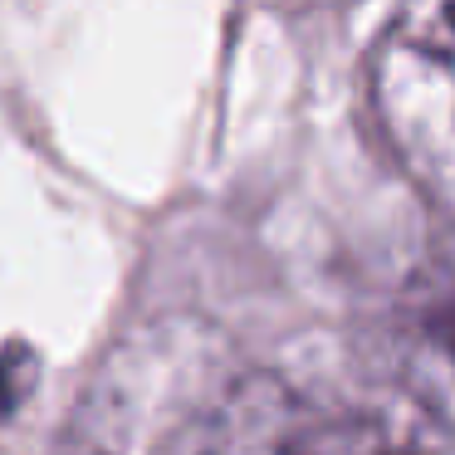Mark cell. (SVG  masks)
Returning <instances> with one entry per match:
<instances>
[{"label": "cell", "instance_id": "cell-3", "mask_svg": "<svg viewBox=\"0 0 455 455\" xmlns=\"http://www.w3.org/2000/svg\"><path fill=\"white\" fill-rule=\"evenodd\" d=\"M402 347L416 402L435 416L455 411V259H435L402 299Z\"/></svg>", "mask_w": 455, "mask_h": 455}, {"label": "cell", "instance_id": "cell-2", "mask_svg": "<svg viewBox=\"0 0 455 455\" xmlns=\"http://www.w3.org/2000/svg\"><path fill=\"white\" fill-rule=\"evenodd\" d=\"M372 99L411 177L455 211V0L387 44Z\"/></svg>", "mask_w": 455, "mask_h": 455}, {"label": "cell", "instance_id": "cell-1", "mask_svg": "<svg viewBox=\"0 0 455 455\" xmlns=\"http://www.w3.org/2000/svg\"><path fill=\"white\" fill-rule=\"evenodd\" d=\"M226 455H455V441L411 392L308 406L259 382L230 411Z\"/></svg>", "mask_w": 455, "mask_h": 455}]
</instances>
